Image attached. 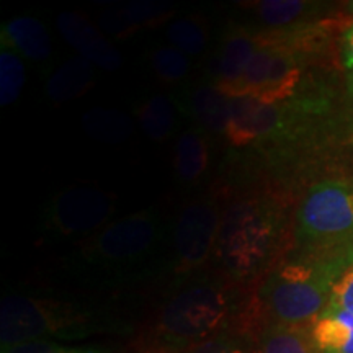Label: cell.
Wrapping results in <instances>:
<instances>
[{
	"label": "cell",
	"mask_w": 353,
	"mask_h": 353,
	"mask_svg": "<svg viewBox=\"0 0 353 353\" xmlns=\"http://www.w3.org/2000/svg\"><path fill=\"white\" fill-rule=\"evenodd\" d=\"M286 241L288 223L280 203L242 196L223 210L213 257L229 280L252 281L272 272Z\"/></svg>",
	"instance_id": "obj_1"
},
{
	"label": "cell",
	"mask_w": 353,
	"mask_h": 353,
	"mask_svg": "<svg viewBox=\"0 0 353 353\" xmlns=\"http://www.w3.org/2000/svg\"><path fill=\"white\" fill-rule=\"evenodd\" d=\"M353 263V247L309 252L268 273L257 293V306L270 324L304 325L317 321L330 301L337 278Z\"/></svg>",
	"instance_id": "obj_2"
},
{
	"label": "cell",
	"mask_w": 353,
	"mask_h": 353,
	"mask_svg": "<svg viewBox=\"0 0 353 353\" xmlns=\"http://www.w3.org/2000/svg\"><path fill=\"white\" fill-rule=\"evenodd\" d=\"M162 239L161 216L154 210H141L113 219L83 241L76 252L70 254V265L81 270L121 272L156 255Z\"/></svg>",
	"instance_id": "obj_3"
},
{
	"label": "cell",
	"mask_w": 353,
	"mask_h": 353,
	"mask_svg": "<svg viewBox=\"0 0 353 353\" xmlns=\"http://www.w3.org/2000/svg\"><path fill=\"white\" fill-rule=\"evenodd\" d=\"M229 286L216 280H196L180 290L159 319V332L172 347H193L223 334L232 314Z\"/></svg>",
	"instance_id": "obj_4"
},
{
	"label": "cell",
	"mask_w": 353,
	"mask_h": 353,
	"mask_svg": "<svg viewBox=\"0 0 353 353\" xmlns=\"http://www.w3.org/2000/svg\"><path fill=\"white\" fill-rule=\"evenodd\" d=\"M294 237L307 252L353 247V182L324 180L299 203Z\"/></svg>",
	"instance_id": "obj_5"
},
{
	"label": "cell",
	"mask_w": 353,
	"mask_h": 353,
	"mask_svg": "<svg viewBox=\"0 0 353 353\" xmlns=\"http://www.w3.org/2000/svg\"><path fill=\"white\" fill-rule=\"evenodd\" d=\"M114 210L113 193L90 185H74L46 201L41 231L52 239H88L112 223Z\"/></svg>",
	"instance_id": "obj_6"
},
{
	"label": "cell",
	"mask_w": 353,
	"mask_h": 353,
	"mask_svg": "<svg viewBox=\"0 0 353 353\" xmlns=\"http://www.w3.org/2000/svg\"><path fill=\"white\" fill-rule=\"evenodd\" d=\"M87 319L74 307L52 299L12 294L2 299V347L76 332Z\"/></svg>",
	"instance_id": "obj_7"
},
{
	"label": "cell",
	"mask_w": 353,
	"mask_h": 353,
	"mask_svg": "<svg viewBox=\"0 0 353 353\" xmlns=\"http://www.w3.org/2000/svg\"><path fill=\"white\" fill-rule=\"evenodd\" d=\"M221 216L219 203L210 196L180 208L172 234V265L176 275H192L213 257Z\"/></svg>",
	"instance_id": "obj_8"
},
{
	"label": "cell",
	"mask_w": 353,
	"mask_h": 353,
	"mask_svg": "<svg viewBox=\"0 0 353 353\" xmlns=\"http://www.w3.org/2000/svg\"><path fill=\"white\" fill-rule=\"evenodd\" d=\"M304 57L280 50H259L247 65L232 99L252 97L263 103H285L296 97Z\"/></svg>",
	"instance_id": "obj_9"
},
{
	"label": "cell",
	"mask_w": 353,
	"mask_h": 353,
	"mask_svg": "<svg viewBox=\"0 0 353 353\" xmlns=\"http://www.w3.org/2000/svg\"><path fill=\"white\" fill-rule=\"evenodd\" d=\"M56 25L65 41L92 65L110 72L123 65L121 52L82 15L64 12L56 19Z\"/></svg>",
	"instance_id": "obj_10"
},
{
	"label": "cell",
	"mask_w": 353,
	"mask_h": 353,
	"mask_svg": "<svg viewBox=\"0 0 353 353\" xmlns=\"http://www.w3.org/2000/svg\"><path fill=\"white\" fill-rule=\"evenodd\" d=\"M260 50L257 43V32L245 26L231 25L224 33L223 41L216 59V77L214 85L231 99L236 87L252 57Z\"/></svg>",
	"instance_id": "obj_11"
},
{
	"label": "cell",
	"mask_w": 353,
	"mask_h": 353,
	"mask_svg": "<svg viewBox=\"0 0 353 353\" xmlns=\"http://www.w3.org/2000/svg\"><path fill=\"white\" fill-rule=\"evenodd\" d=\"M176 108L187 113L198 128L206 132H226L231 117V99H228L214 83L190 85L175 97Z\"/></svg>",
	"instance_id": "obj_12"
},
{
	"label": "cell",
	"mask_w": 353,
	"mask_h": 353,
	"mask_svg": "<svg viewBox=\"0 0 353 353\" xmlns=\"http://www.w3.org/2000/svg\"><path fill=\"white\" fill-rule=\"evenodd\" d=\"M2 48H7L26 61L48 63L52 54L51 34L43 21L33 17H17L2 25L0 30Z\"/></svg>",
	"instance_id": "obj_13"
},
{
	"label": "cell",
	"mask_w": 353,
	"mask_h": 353,
	"mask_svg": "<svg viewBox=\"0 0 353 353\" xmlns=\"http://www.w3.org/2000/svg\"><path fill=\"white\" fill-rule=\"evenodd\" d=\"M175 13L170 3L154 2V0H136L125 7L108 10L101 19L105 30L114 38H128L143 28L161 25Z\"/></svg>",
	"instance_id": "obj_14"
},
{
	"label": "cell",
	"mask_w": 353,
	"mask_h": 353,
	"mask_svg": "<svg viewBox=\"0 0 353 353\" xmlns=\"http://www.w3.org/2000/svg\"><path fill=\"white\" fill-rule=\"evenodd\" d=\"M211 143L208 132L193 126L185 130L175 143L174 172L183 185H195L210 167Z\"/></svg>",
	"instance_id": "obj_15"
},
{
	"label": "cell",
	"mask_w": 353,
	"mask_h": 353,
	"mask_svg": "<svg viewBox=\"0 0 353 353\" xmlns=\"http://www.w3.org/2000/svg\"><path fill=\"white\" fill-rule=\"evenodd\" d=\"M95 65L83 57H74L59 65L46 82V97L56 103L76 100L95 85Z\"/></svg>",
	"instance_id": "obj_16"
},
{
	"label": "cell",
	"mask_w": 353,
	"mask_h": 353,
	"mask_svg": "<svg viewBox=\"0 0 353 353\" xmlns=\"http://www.w3.org/2000/svg\"><path fill=\"white\" fill-rule=\"evenodd\" d=\"M311 332L321 353H353V316L345 311L325 309Z\"/></svg>",
	"instance_id": "obj_17"
},
{
	"label": "cell",
	"mask_w": 353,
	"mask_h": 353,
	"mask_svg": "<svg viewBox=\"0 0 353 353\" xmlns=\"http://www.w3.org/2000/svg\"><path fill=\"white\" fill-rule=\"evenodd\" d=\"M249 6L247 8H250L270 30L311 21L312 17L322 8L321 3L304 2V0H262Z\"/></svg>",
	"instance_id": "obj_18"
},
{
	"label": "cell",
	"mask_w": 353,
	"mask_h": 353,
	"mask_svg": "<svg viewBox=\"0 0 353 353\" xmlns=\"http://www.w3.org/2000/svg\"><path fill=\"white\" fill-rule=\"evenodd\" d=\"M175 100L167 95H152L136 105V118L144 134L152 141H167L175 130Z\"/></svg>",
	"instance_id": "obj_19"
},
{
	"label": "cell",
	"mask_w": 353,
	"mask_h": 353,
	"mask_svg": "<svg viewBox=\"0 0 353 353\" xmlns=\"http://www.w3.org/2000/svg\"><path fill=\"white\" fill-rule=\"evenodd\" d=\"M255 353H321L306 325L270 324L260 334Z\"/></svg>",
	"instance_id": "obj_20"
},
{
	"label": "cell",
	"mask_w": 353,
	"mask_h": 353,
	"mask_svg": "<svg viewBox=\"0 0 353 353\" xmlns=\"http://www.w3.org/2000/svg\"><path fill=\"white\" fill-rule=\"evenodd\" d=\"M83 128L92 138L107 144L123 143L134 130L126 114L108 108H92L87 112L83 114Z\"/></svg>",
	"instance_id": "obj_21"
},
{
	"label": "cell",
	"mask_w": 353,
	"mask_h": 353,
	"mask_svg": "<svg viewBox=\"0 0 353 353\" xmlns=\"http://www.w3.org/2000/svg\"><path fill=\"white\" fill-rule=\"evenodd\" d=\"M165 38L172 46L190 56H198L208 46L210 32L201 17H182L167 26Z\"/></svg>",
	"instance_id": "obj_22"
},
{
	"label": "cell",
	"mask_w": 353,
	"mask_h": 353,
	"mask_svg": "<svg viewBox=\"0 0 353 353\" xmlns=\"http://www.w3.org/2000/svg\"><path fill=\"white\" fill-rule=\"evenodd\" d=\"M149 63H151L154 76L162 83L182 82L192 70L190 57L172 44H159L152 48Z\"/></svg>",
	"instance_id": "obj_23"
},
{
	"label": "cell",
	"mask_w": 353,
	"mask_h": 353,
	"mask_svg": "<svg viewBox=\"0 0 353 353\" xmlns=\"http://www.w3.org/2000/svg\"><path fill=\"white\" fill-rule=\"evenodd\" d=\"M26 82V69L23 57L7 48L0 51V105L15 103L20 99Z\"/></svg>",
	"instance_id": "obj_24"
},
{
	"label": "cell",
	"mask_w": 353,
	"mask_h": 353,
	"mask_svg": "<svg viewBox=\"0 0 353 353\" xmlns=\"http://www.w3.org/2000/svg\"><path fill=\"white\" fill-rule=\"evenodd\" d=\"M2 353H103L97 348H81V347H68L63 343L46 341V339H39V341H30L23 343H17V345L2 348Z\"/></svg>",
	"instance_id": "obj_25"
},
{
	"label": "cell",
	"mask_w": 353,
	"mask_h": 353,
	"mask_svg": "<svg viewBox=\"0 0 353 353\" xmlns=\"http://www.w3.org/2000/svg\"><path fill=\"white\" fill-rule=\"evenodd\" d=\"M327 309L345 311L353 316V263L335 281Z\"/></svg>",
	"instance_id": "obj_26"
},
{
	"label": "cell",
	"mask_w": 353,
	"mask_h": 353,
	"mask_svg": "<svg viewBox=\"0 0 353 353\" xmlns=\"http://www.w3.org/2000/svg\"><path fill=\"white\" fill-rule=\"evenodd\" d=\"M185 353H247V350L239 339L223 332L187 348Z\"/></svg>",
	"instance_id": "obj_27"
},
{
	"label": "cell",
	"mask_w": 353,
	"mask_h": 353,
	"mask_svg": "<svg viewBox=\"0 0 353 353\" xmlns=\"http://www.w3.org/2000/svg\"><path fill=\"white\" fill-rule=\"evenodd\" d=\"M342 63L348 72L353 70V21L345 26L342 33Z\"/></svg>",
	"instance_id": "obj_28"
},
{
	"label": "cell",
	"mask_w": 353,
	"mask_h": 353,
	"mask_svg": "<svg viewBox=\"0 0 353 353\" xmlns=\"http://www.w3.org/2000/svg\"><path fill=\"white\" fill-rule=\"evenodd\" d=\"M136 353H172V352L162 347H145V348H141V350H138Z\"/></svg>",
	"instance_id": "obj_29"
},
{
	"label": "cell",
	"mask_w": 353,
	"mask_h": 353,
	"mask_svg": "<svg viewBox=\"0 0 353 353\" xmlns=\"http://www.w3.org/2000/svg\"><path fill=\"white\" fill-rule=\"evenodd\" d=\"M348 88H350V92L353 95V70L352 72H348Z\"/></svg>",
	"instance_id": "obj_30"
},
{
	"label": "cell",
	"mask_w": 353,
	"mask_h": 353,
	"mask_svg": "<svg viewBox=\"0 0 353 353\" xmlns=\"http://www.w3.org/2000/svg\"><path fill=\"white\" fill-rule=\"evenodd\" d=\"M347 8H348V10H350V12L353 13V2H350V3H347Z\"/></svg>",
	"instance_id": "obj_31"
}]
</instances>
